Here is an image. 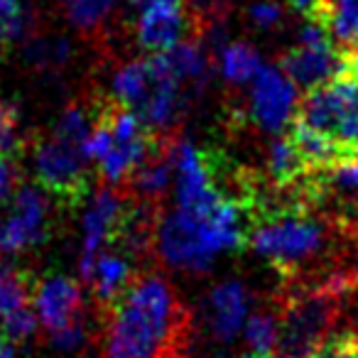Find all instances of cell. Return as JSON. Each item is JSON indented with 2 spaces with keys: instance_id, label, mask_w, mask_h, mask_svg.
Listing matches in <instances>:
<instances>
[{
  "instance_id": "6da1fadb",
  "label": "cell",
  "mask_w": 358,
  "mask_h": 358,
  "mask_svg": "<svg viewBox=\"0 0 358 358\" xmlns=\"http://www.w3.org/2000/svg\"><path fill=\"white\" fill-rule=\"evenodd\" d=\"M189 336V309L157 273H140L110 307L101 309L103 358H185Z\"/></svg>"
},
{
  "instance_id": "7a4b0ae2",
  "label": "cell",
  "mask_w": 358,
  "mask_h": 358,
  "mask_svg": "<svg viewBox=\"0 0 358 358\" xmlns=\"http://www.w3.org/2000/svg\"><path fill=\"white\" fill-rule=\"evenodd\" d=\"M94 125V101L69 103L47 138L32 143V164L37 185L62 206L74 209L86 199L91 187V159L86 138Z\"/></svg>"
},
{
  "instance_id": "3957f363",
  "label": "cell",
  "mask_w": 358,
  "mask_h": 358,
  "mask_svg": "<svg viewBox=\"0 0 358 358\" xmlns=\"http://www.w3.org/2000/svg\"><path fill=\"white\" fill-rule=\"evenodd\" d=\"M348 294L324 280L285 282L275 299L278 358H314L331 338Z\"/></svg>"
},
{
  "instance_id": "277c9868",
  "label": "cell",
  "mask_w": 358,
  "mask_h": 358,
  "mask_svg": "<svg viewBox=\"0 0 358 358\" xmlns=\"http://www.w3.org/2000/svg\"><path fill=\"white\" fill-rule=\"evenodd\" d=\"M292 123L327 138L348 162L358 159V74L341 69L331 81L304 91L294 106Z\"/></svg>"
},
{
  "instance_id": "5b68a950",
  "label": "cell",
  "mask_w": 358,
  "mask_h": 358,
  "mask_svg": "<svg viewBox=\"0 0 358 358\" xmlns=\"http://www.w3.org/2000/svg\"><path fill=\"white\" fill-rule=\"evenodd\" d=\"M224 159L219 152L196 148L192 143H179L177 148V209L196 221H204L224 201L221 189Z\"/></svg>"
},
{
  "instance_id": "8992f818",
  "label": "cell",
  "mask_w": 358,
  "mask_h": 358,
  "mask_svg": "<svg viewBox=\"0 0 358 358\" xmlns=\"http://www.w3.org/2000/svg\"><path fill=\"white\" fill-rule=\"evenodd\" d=\"M135 199L120 185H101L99 194L94 196L89 214L84 221V248H81V280H89L94 263L106 248L118 243L120 234L125 231Z\"/></svg>"
},
{
  "instance_id": "52a82bcc",
  "label": "cell",
  "mask_w": 358,
  "mask_h": 358,
  "mask_svg": "<svg viewBox=\"0 0 358 358\" xmlns=\"http://www.w3.org/2000/svg\"><path fill=\"white\" fill-rule=\"evenodd\" d=\"M341 50L331 40V35L322 25L309 20L299 32L297 45L282 52L278 59L280 69L302 91L317 89V86L331 81L341 71Z\"/></svg>"
},
{
  "instance_id": "ba28073f",
  "label": "cell",
  "mask_w": 358,
  "mask_h": 358,
  "mask_svg": "<svg viewBox=\"0 0 358 358\" xmlns=\"http://www.w3.org/2000/svg\"><path fill=\"white\" fill-rule=\"evenodd\" d=\"M204 32L206 22L187 6V0H150L135 25L138 45L150 55L167 52Z\"/></svg>"
},
{
  "instance_id": "9c48e42d",
  "label": "cell",
  "mask_w": 358,
  "mask_h": 358,
  "mask_svg": "<svg viewBox=\"0 0 358 358\" xmlns=\"http://www.w3.org/2000/svg\"><path fill=\"white\" fill-rule=\"evenodd\" d=\"M155 248L169 268L187 270V273H204L216 258L201 236L199 221L179 209L159 219Z\"/></svg>"
},
{
  "instance_id": "30bf717a",
  "label": "cell",
  "mask_w": 358,
  "mask_h": 358,
  "mask_svg": "<svg viewBox=\"0 0 358 358\" xmlns=\"http://www.w3.org/2000/svg\"><path fill=\"white\" fill-rule=\"evenodd\" d=\"M50 236V204L35 187H20L13 214L0 224V253H22Z\"/></svg>"
},
{
  "instance_id": "8fae6325",
  "label": "cell",
  "mask_w": 358,
  "mask_h": 358,
  "mask_svg": "<svg viewBox=\"0 0 358 358\" xmlns=\"http://www.w3.org/2000/svg\"><path fill=\"white\" fill-rule=\"evenodd\" d=\"M297 86L280 66H260L250 91V118L268 133H280L297 106Z\"/></svg>"
},
{
  "instance_id": "7c38bea8",
  "label": "cell",
  "mask_w": 358,
  "mask_h": 358,
  "mask_svg": "<svg viewBox=\"0 0 358 358\" xmlns=\"http://www.w3.org/2000/svg\"><path fill=\"white\" fill-rule=\"evenodd\" d=\"M35 314L45 331H55L71 322H79L84 312V292L76 280L66 275H52V278L37 282L35 287Z\"/></svg>"
},
{
  "instance_id": "4fadbf2b",
  "label": "cell",
  "mask_w": 358,
  "mask_h": 358,
  "mask_svg": "<svg viewBox=\"0 0 358 358\" xmlns=\"http://www.w3.org/2000/svg\"><path fill=\"white\" fill-rule=\"evenodd\" d=\"M140 275V270L135 268V260L125 253H113L110 248H106L103 253L96 258L94 270H91L86 285L94 292L99 309H106L135 282V278Z\"/></svg>"
},
{
  "instance_id": "5bb4252c",
  "label": "cell",
  "mask_w": 358,
  "mask_h": 358,
  "mask_svg": "<svg viewBox=\"0 0 358 358\" xmlns=\"http://www.w3.org/2000/svg\"><path fill=\"white\" fill-rule=\"evenodd\" d=\"M248 297L241 282H221L209 297V331L219 341H231L243 327Z\"/></svg>"
},
{
  "instance_id": "9a60e30c",
  "label": "cell",
  "mask_w": 358,
  "mask_h": 358,
  "mask_svg": "<svg viewBox=\"0 0 358 358\" xmlns=\"http://www.w3.org/2000/svg\"><path fill=\"white\" fill-rule=\"evenodd\" d=\"M304 17L322 25L338 50L358 47V0H314Z\"/></svg>"
},
{
  "instance_id": "2e32d148",
  "label": "cell",
  "mask_w": 358,
  "mask_h": 358,
  "mask_svg": "<svg viewBox=\"0 0 358 358\" xmlns=\"http://www.w3.org/2000/svg\"><path fill=\"white\" fill-rule=\"evenodd\" d=\"M155 84H157V66H155V57L150 55L145 59H133L120 66L110 84V94L115 101L140 113V108L148 103Z\"/></svg>"
},
{
  "instance_id": "e0dca14e",
  "label": "cell",
  "mask_w": 358,
  "mask_h": 358,
  "mask_svg": "<svg viewBox=\"0 0 358 358\" xmlns=\"http://www.w3.org/2000/svg\"><path fill=\"white\" fill-rule=\"evenodd\" d=\"M35 287V275L0 260V319L25 307H32Z\"/></svg>"
},
{
  "instance_id": "ac0fdd59",
  "label": "cell",
  "mask_w": 358,
  "mask_h": 358,
  "mask_svg": "<svg viewBox=\"0 0 358 358\" xmlns=\"http://www.w3.org/2000/svg\"><path fill=\"white\" fill-rule=\"evenodd\" d=\"M221 71L231 84H248L260 71V57L248 42H234L221 55Z\"/></svg>"
},
{
  "instance_id": "d6986e66",
  "label": "cell",
  "mask_w": 358,
  "mask_h": 358,
  "mask_svg": "<svg viewBox=\"0 0 358 358\" xmlns=\"http://www.w3.org/2000/svg\"><path fill=\"white\" fill-rule=\"evenodd\" d=\"M66 17L84 35H96L103 30L106 17L113 13L118 0H64Z\"/></svg>"
},
{
  "instance_id": "ffe728a7",
  "label": "cell",
  "mask_w": 358,
  "mask_h": 358,
  "mask_svg": "<svg viewBox=\"0 0 358 358\" xmlns=\"http://www.w3.org/2000/svg\"><path fill=\"white\" fill-rule=\"evenodd\" d=\"M245 343L250 351H275L278 341V314L273 309H255L245 324Z\"/></svg>"
},
{
  "instance_id": "44dd1931",
  "label": "cell",
  "mask_w": 358,
  "mask_h": 358,
  "mask_svg": "<svg viewBox=\"0 0 358 358\" xmlns=\"http://www.w3.org/2000/svg\"><path fill=\"white\" fill-rule=\"evenodd\" d=\"M27 30V10L22 0H0V50L22 37Z\"/></svg>"
},
{
  "instance_id": "7402d4cb",
  "label": "cell",
  "mask_w": 358,
  "mask_h": 358,
  "mask_svg": "<svg viewBox=\"0 0 358 358\" xmlns=\"http://www.w3.org/2000/svg\"><path fill=\"white\" fill-rule=\"evenodd\" d=\"M25 145L17 138V110L10 101L0 99V157L10 159Z\"/></svg>"
},
{
  "instance_id": "603a6c76",
  "label": "cell",
  "mask_w": 358,
  "mask_h": 358,
  "mask_svg": "<svg viewBox=\"0 0 358 358\" xmlns=\"http://www.w3.org/2000/svg\"><path fill=\"white\" fill-rule=\"evenodd\" d=\"M35 324H37L35 307H25V309H20V312H13L0 319V331L6 334L13 343L25 341V338L35 331Z\"/></svg>"
},
{
  "instance_id": "cb8c5ba5",
  "label": "cell",
  "mask_w": 358,
  "mask_h": 358,
  "mask_svg": "<svg viewBox=\"0 0 358 358\" xmlns=\"http://www.w3.org/2000/svg\"><path fill=\"white\" fill-rule=\"evenodd\" d=\"M47 341L57 351H74V348H79L84 343V319L66 324L62 329H55V331H47Z\"/></svg>"
},
{
  "instance_id": "d4e9b609",
  "label": "cell",
  "mask_w": 358,
  "mask_h": 358,
  "mask_svg": "<svg viewBox=\"0 0 358 358\" xmlns=\"http://www.w3.org/2000/svg\"><path fill=\"white\" fill-rule=\"evenodd\" d=\"M250 20L258 27H263V30H268V27L278 25V22L282 20V8H280V3H275V0L255 3V6L250 8Z\"/></svg>"
},
{
  "instance_id": "484cf974",
  "label": "cell",
  "mask_w": 358,
  "mask_h": 358,
  "mask_svg": "<svg viewBox=\"0 0 358 358\" xmlns=\"http://www.w3.org/2000/svg\"><path fill=\"white\" fill-rule=\"evenodd\" d=\"M17 185V169L10 164L8 157H0V204L13 194Z\"/></svg>"
},
{
  "instance_id": "4316f807",
  "label": "cell",
  "mask_w": 358,
  "mask_h": 358,
  "mask_svg": "<svg viewBox=\"0 0 358 358\" xmlns=\"http://www.w3.org/2000/svg\"><path fill=\"white\" fill-rule=\"evenodd\" d=\"M341 59H343L341 69L358 74V47H353V50H341Z\"/></svg>"
},
{
  "instance_id": "83f0119b",
  "label": "cell",
  "mask_w": 358,
  "mask_h": 358,
  "mask_svg": "<svg viewBox=\"0 0 358 358\" xmlns=\"http://www.w3.org/2000/svg\"><path fill=\"white\" fill-rule=\"evenodd\" d=\"M0 358H15V348H13V341L0 331Z\"/></svg>"
},
{
  "instance_id": "f1b7e54d",
  "label": "cell",
  "mask_w": 358,
  "mask_h": 358,
  "mask_svg": "<svg viewBox=\"0 0 358 358\" xmlns=\"http://www.w3.org/2000/svg\"><path fill=\"white\" fill-rule=\"evenodd\" d=\"M287 3H289V8H292V10L302 13V15H307L309 8L314 6V0H287Z\"/></svg>"
},
{
  "instance_id": "f546056e",
  "label": "cell",
  "mask_w": 358,
  "mask_h": 358,
  "mask_svg": "<svg viewBox=\"0 0 358 358\" xmlns=\"http://www.w3.org/2000/svg\"><path fill=\"white\" fill-rule=\"evenodd\" d=\"M243 358H278L273 351H250V353H245Z\"/></svg>"
},
{
  "instance_id": "4dcf8cb0",
  "label": "cell",
  "mask_w": 358,
  "mask_h": 358,
  "mask_svg": "<svg viewBox=\"0 0 358 358\" xmlns=\"http://www.w3.org/2000/svg\"><path fill=\"white\" fill-rule=\"evenodd\" d=\"M348 331H351L353 336L358 338V312H356V317H353V324H351V329H348Z\"/></svg>"
},
{
  "instance_id": "1f68e13d",
  "label": "cell",
  "mask_w": 358,
  "mask_h": 358,
  "mask_svg": "<svg viewBox=\"0 0 358 358\" xmlns=\"http://www.w3.org/2000/svg\"><path fill=\"white\" fill-rule=\"evenodd\" d=\"M133 6H145V3H150V0H130Z\"/></svg>"
},
{
  "instance_id": "d6a6232c",
  "label": "cell",
  "mask_w": 358,
  "mask_h": 358,
  "mask_svg": "<svg viewBox=\"0 0 358 358\" xmlns=\"http://www.w3.org/2000/svg\"><path fill=\"white\" fill-rule=\"evenodd\" d=\"M211 358H221V356H211Z\"/></svg>"
}]
</instances>
